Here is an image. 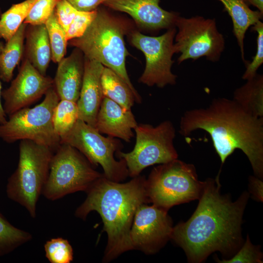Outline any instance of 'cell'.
<instances>
[{
    "label": "cell",
    "mask_w": 263,
    "mask_h": 263,
    "mask_svg": "<svg viewBox=\"0 0 263 263\" xmlns=\"http://www.w3.org/2000/svg\"><path fill=\"white\" fill-rule=\"evenodd\" d=\"M51 49V59L59 62L66 54V32L58 23L54 10L45 23Z\"/></svg>",
    "instance_id": "cell-27"
},
{
    "label": "cell",
    "mask_w": 263,
    "mask_h": 263,
    "mask_svg": "<svg viewBox=\"0 0 263 263\" xmlns=\"http://www.w3.org/2000/svg\"><path fill=\"white\" fill-rule=\"evenodd\" d=\"M132 110H127L112 100L104 97L96 119L95 128L109 136L130 142L132 130L137 125Z\"/></svg>",
    "instance_id": "cell-17"
},
{
    "label": "cell",
    "mask_w": 263,
    "mask_h": 263,
    "mask_svg": "<svg viewBox=\"0 0 263 263\" xmlns=\"http://www.w3.org/2000/svg\"><path fill=\"white\" fill-rule=\"evenodd\" d=\"M32 235L11 224L0 212V256L29 242Z\"/></svg>",
    "instance_id": "cell-25"
},
{
    "label": "cell",
    "mask_w": 263,
    "mask_h": 263,
    "mask_svg": "<svg viewBox=\"0 0 263 263\" xmlns=\"http://www.w3.org/2000/svg\"><path fill=\"white\" fill-rule=\"evenodd\" d=\"M203 186L195 166L178 158L154 167L146 181L149 202L167 211L174 206L199 199Z\"/></svg>",
    "instance_id": "cell-6"
},
{
    "label": "cell",
    "mask_w": 263,
    "mask_h": 263,
    "mask_svg": "<svg viewBox=\"0 0 263 263\" xmlns=\"http://www.w3.org/2000/svg\"><path fill=\"white\" fill-rule=\"evenodd\" d=\"M1 14V12L0 8V17ZM4 46V45L3 44V42L0 41V53L1 52V51L3 49Z\"/></svg>",
    "instance_id": "cell-38"
},
{
    "label": "cell",
    "mask_w": 263,
    "mask_h": 263,
    "mask_svg": "<svg viewBox=\"0 0 263 263\" xmlns=\"http://www.w3.org/2000/svg\"><path fill=\"white\" fill-rule=\"evenodd\" d=\"M104 66L84 57V70L79 98V119L95 128L96 116L104 97L101 77Z\"/></svg>",
    "instance_id": "cell-16"
},
{
    "label": "cell",
    "mask_w": 263,
    "mask_h": 263,
    "mask_svg": "<svg viewBox=\"0 0 263 263\" xmlns=\"http://www.w3.org/2000/svg\"><path fill=\"white\" fill-rule=\"evenodd\" d=\"M248 180L249 192L253 198L258 201L263 202V179L254 175L250 176Z\"/></svg>",
    "instance_id": "cell-35"
},
{
    "label": "cell",
    "mask_w": 263,
    "mask_h": 263,
    "mask_svg": "<svg viewBox=\"0 0 263 263\" xmlns=\"http://www.w3.org/2000/svg\"><path fill=\"white\" fill-rule=\"evenodd\" d=\"M245 112L263 117V75L257 74L233 93L232 99Z\"/></svg>",
    "instance_id": "cell-21"
},
{
    "label": "cell",
    "mask_w": 263,
    "mask_h": 263,
    "mask_svg": "<svg viewBox=\"0 0 263 263\" xmlns=\"http://www.w3.org/2000/svg\"><path fill=\"white\" fill-rule=\"evenodd\" d=\"M102 93L124 109L132 110L135 96L127 84L113 70L105 67L101 77Z\"/></svg>",
    "instance_id": "cell-23"
},
{
    "label": "cell",
    "mask_w": 263,
    "mask_h": 263,
    "mask_svg": "<svg viewBox=\"0 0 263 263\" xmlns=\"http://www.w3.org/2000/svg\"><path fill=\"white\" fill-rule=\"evenodd\" d=\"M125 24L101 5L97 9L95 19L83 35L68 41L71 46L79 49L85 57L100 62L115 72L130 87L135 102L142 99L132 85L125 65L128 55L125 41Z\"/></svg>",
    "instance_id": "cell-4"
},
{
    "label": "cell",
    "mask_w": 263,
    "mask_h": 263,
    "mask_svg": "<svg viewBox=\"0 0 263 263\" xmlns=\"http://www.w3.org/2000/svg\"><path fill=\"white\" fill-rule=\"evenodd\" d=\"M220 173L204 181L195 211L187 221L173 227L171 239L190 263H201L216 251L229 259L243 244L242 223L249 194L244 191L234 202L222 194Z\"/></svg>",
    "instance_id": "cell-1"
},
{
    "label": "cell",
    "mask_w": 263,
    "mask_h": 263,
    "mask_svg": "<svg viewBox=\"0 0 263 263\" xmlns=\"http://www.w3.org/2000/svg\"><path fill=\"white\" fill-rule=\"evenodd\" d=\"M59 100L53 86L40 104L9 115L8 120L0 124V138L8 143L29 140L56 150L61 143L54 129L53 117Z\"/></svg>",
    "instance_id": "cell-7"
},
{
    "label": "cell",
    "mask_w": 263,
    "mask_h": 263,
    "mask_svg": "<svg viewBox=\"0 0 263 263\" xmlns=\"http://www.w3.org/2000/svg\"><path fill=\"white\" fill-rule=\"evenodd\" d=\"M97 9L91 12L77 11L66 32L68 41L82 36L95 19Z\"/></svg>",
    "instance_id": "cell-32"
},
{
    "label": "cell",
    "mask_w": 263,
    "mask_h": 263,
    "mask_svg": "<svg viewBox=\"0 0 263 263\" xmlns=\"http://www.w3.org/2000/svg\"><path fill=\"white\" fill-rule=\"evenodd\" d=\"M79 119L77 103L60 100L55 108L53 122L56 133L60 137L70 132Z\"/></svg>",
    "instance_id": "cell-26"
},
{
    "label": "cell",
    "mask_w": 263,
    "mask_h": 263,
    "mask_svg": "<svg viewBox=\"0 0 263 263\" xmlns=\"http://www.w3.org/2000/svg\"><path fill=\"white\" fill-rule=\"evenodd\" d=\"M216 261L220 263H262L263 254L260 247L251 243L247 235L246 241L234 255L227 259L216 258Z\"/></svg>",
    "instance_id": "cell-30"
},
{
    "label": "cell",
    "mask_w": 263,
    "mask_h": 263,
    "mask_svg": "<svg viewBox=\"0 0 263 263\" xmlns=\"http://www.w3.org/2000/svg\"><path fill=\"white\" fill-rule=\"evenodd\" d=\"M26 26L23 22L0 53V78L4 82L12 80L14 70L23 56Z\"/></svg>",
    "instance_id": "cell-22"
},
{
    "label": "cell",
    "mask_w": 263,
    "mask_h": 263,
    "mask_svg": "<svg viewBox=\"0 0 263 263\" xmlns=\"http://www.w3.org/2000/svg\"><path fill=\"white\" fill-rule=\"evenodd\" d=\"M36 0H25L13 4L0 17V38L7 41L23 23Z\"/></svg>",
    "instance_id": "cell-24"
},
{
    "label": "cell",
    "mask_w": 263,
    "mask_h": 263,
    "mask_svg": "<svg viewBox=\"0 0 263 263\" xmlns=\"http://www.w3.org/2000/svg\"><path fill=\"white\" fill-rule=\"evenodd\" d=\"M60 143L76 149L93 166L100 165L104 176L114 182H120L128 176L125 161L116 160L114 153L120 150L122 145L116 138L103 136L94 127L78 119L72 130L60 137Z\"/></svg>",
    "instance_id": "cell-10"
},
{
    "label": "cell",
    "mask_w": 263,
    "mask_h": 263,
    "mask_svg": "<svg viewBox=\"0 0 263 263\" xmlns=\"http://www.w3.org/2000/svg\"><path fill=\"white\" fill-rule=\"evenodd\" d=\"M179 128L180 133L185 137L198 130L207 132L221 167L236 150H242L254 175L263 179V117L250 115L233 99L219 97L206 108L186 111Z\"/></svg>",
    "instance_id": "cell-2"
},
{
    "label": "cell",
    "mask_w": 263,
    "mask_h": 263,
    "mask_svg": "<svg viewBox=\"0 0 263 263\" xmlns=\"http://www.w3.org/2000/svg\"><path fill=\"white\" fill-rule=\"evenodd\" d=\"M45 256L51 263H70L73 260V249L69 241L61 237L51 239L44 245Z\"/></svg>",
    "instance_id": "cell-28"
},
{
    "label": "cell",
    "mask_w": 263,
    "mask_h": 263,
    "mask_svg": "<svg viewBox=\"0 0 263 263\" xmlns=\"http://www.w3.org/2000/svg\"><path fill=\"white\" fill-rule=\"evenodd\" d=\"M84 70V56L75 48L71 55L59 62L54 87L59 100L77 102L80 94Z\"/></svg>",
    "instance_id": "cell-18"
},
{
    "label": "cell",
    "mask_w": 263,
    "mask_h": 263,
    "mask_svg": "<svg viewBox=\"0 0 263 263\" xmlns=\"http://www.w3.org/2000/svg\"><path fill=\"white\" fill-rule=\"evenodd\" d=\"M102 175L78 150L61 143L52 157L42 194L54 201L75 192H86Z\"/></svg>",
    "instance_id": "cell-8"
},
{
    "label": "cell",
    "mask_w": 263,
    "mask_h": 263,
    "mask_svg": "<svg viewBox=\"0 0 263 263\" xmlns=\"http://www.w3.org/2000/svg\"><path fill=\"white\" fill-rule=\"evenodd\" d=\"M249 5H251L256 7L258 11L263 14V0H244Z\"/></svg>",
    "instance_id": "cell-36"
},
{
    "label": "cell",
    "mask_w": 263,
    "mask_h": 263,
    "mask_svg": "<svg viewBox=\"0 0 263 263\" xmlns=\"http://www.w3.org/2000/svg\"><path fill=\"white\" fill-rule=\"evenodd\" d=\"M173 227L167 210L142 204L135 213L130 232L133 249L146 254L157 253L171 239Z\"/></svg>",
    "instance_id": "cell-13"
},
{
    "label": "cell",
    "mask_w": 263,
    "mask_h": 263,
    "mask_svg": "<svg viewBox=\"0 0 263 263\" xmlns=\"http://www.w3.org/2000/svg\"><path fill=\"white\" fill-rule=\"evenodd\" d=\"M1 84L0 81V124L5 123L7 120L6 119V114L4 112L1 102Z\"/></svg>",
    "instance_id": "cell-37"
},
{
    "label": "cell",
    "mask_w": 263,
    "mask_h": 263,
    "mask_svg": "<svg viewBox=\"0 0 263 263\" xmlns=\"http://www.w3.org/2000/svg\"><path fill=\"white\" fill-rule=\"evenodd\" d=\"M134 131L136 140L133 150L126 153L116 152L117 156L125 161L130 177L140 175L149 166L178 158L173 142L176 131L170 121H164L155 127L137 124Z\"/></svg>",
    "instance_id": "cell-9"
},
{
    "label": "cell",
    "mask_w": 263,
    "mask_h": 263,
    "mask_svg": "<svg viewBox=\"0 0 263 263\" xmlns=\"http://www.w3.org/2000/svg\"><path fill=\"white\" fill-rule=\"evenodd\" d=\"M160 0H105L103 5L127 13L140 26L151 30L175 27L180 16L166 11L159 5Z\"/></svg>",
    "instance_id": "cell-15"
},
{
    "label": "cell",
    "mask_w": 263,
    "mask_h": 263,
    "mask_svg": "<svg viewBox=\"0 0 263 263\" xmlns=\"http://www.w3.org/2000/svg\"><path fill=\"white\" fill-rule=\"evenodd\" d=\"M53 154V150L47 146L29 140H20L18 167L8 180L7 196L24 207L33 218Z\"/></svg>",
    "instance_id": "cell-5"
},
{
    "label": "cell",
    "mask_w": 263,
    "mask_h": 263,
    "mask_svg": "<svg viewBox=\"0 0 263 263\" xmlns=\"http://www.w3.org/2000/svg\"><path fill=\"white\" fill-rule=\"evenodd\" d=\"M224 6V11L231 17L233 33L240 47L241 57L244 63V38L247 30L263 19V14L258 10H251L244 0H217Z\"/></svg>",
    "instance_id": "cell-20"
},
{
    "label": "cell",
    "mask_w": 263,
    "mask_h": 263,
    "mask_svg": "<svg viewBox=\"0 0 263 263\" xmlns=\"http://www.w3.org/2000/svg\"><path fill=\"white\" fill-rule=\"evenodd\" d=\"M251 30L257 33V50L252 61H246L244 63L246 69L242 78L246 80L253 78L257 74V70L263 63V23L261 20L258 21L251 26Z\"/></svg>",
    "instance_id": "cell-31"
},
{
    "label": "cell",
    "mask_w": 263,
    "mask_h": 263,
    "mask_svg": "<svg viewBox=\"0 0 263 263\" xmlns=\"http://www.w3.org/2000/svg\"><path fill=\"white\" fill-rule=\"evenodd\" d=\"M61 0H36L24 23L31 25L45 24Z\"/></svg>",
    "instance_id": "cell-29"
},
{
    "label": "cell",
    "mask_w": 263,
    "mask_h": 263,
    "mask_svg": "<svg viewBox=\"0 0 263 263\" xmlns=\"http://www.w3.org/2000/svg\"><path fill=\"white\" fill-rule=\"evenodd\" d=\"M24 58L43 75H46L51 59V49L47 28L45 24H27L25 30Z\"/></svg>",
    "instance_id": "cell-19"
},
{
    "label": "cell",
    "mask_w": 263,
    "mask_h": 263,
    "mask_svg": "<svg viewBox=\"0 0 263 263\" xmlns=\"http://www.w3.org/2000/svg\"><path fill=\"white\" fill-rule=\"evenodd\" d=\"M77 11L65 0H60L56 5L55 11L57 21L66 32Z\"/></svg>",
    "instance_id": "cell-33"
},
{
    "label": "cell",
    "mask_w": 263,
    "mask_h": 263,
    "mask_svg": "<svg viewBox=\"0 0 263 263\" xmlns=\"http://www.w3.org/2000/svg\"><path fill=\"white\" fill-rule=\"evenodd\" d=\"M175 27L178 32L174 46L175 53H180L178 64L187 59L196 60L202 57L213 62L220 60L225 48V40L217 28L215 19L179 16Z\"/></svg>",
    "instance_id": "cell-11"
},
{
    "label": "cell",
    "mask_w": 263,
    "mask_h": 263,
    "mask_svg": "<svg viewBox=\"0 0 263 263\" xmlns=\"http://www.w3.org/2000/svg\"><path fill=\"white\" fill-rule=\"evenodd\" d=\"M53 86V79L41 74L24 58L10 87L1 92L5 113L10 115L27 107L45 95Z\"/></svg>",
    "instance_id": "cell-14"
},
{
    "label": "cell",
    "mask_w": 263,
    "mask_h": 263,
    "mask_svg": "<svg viewBox=\"0 0 263 263\" xmlns=\"http://www.w3.org/2000/svg\"><path fill=\"white\" fill-rule=\"evenodd\" d=\"M176 31V27L171 28L158 37L146 36L137 31L130 34L131 43L141 51L146 58V67L139 79L140 82L160 88L176 83L177 76L171 72Z\"/></svg>",
    "instance_id": "cell-12"
},
{
    "label": "cell",
    "mask_w": 263,
    "mask_h": 263,
    "mask_svg": "<svg viewBox=\"0 0 263 263\" xmlns=\"http://www.w3.org/2000/svg\"><path fill=\"white\" fill-rule=\"evenodd\" d=\"M79 11L91 12L103 4L105 0H65Z\"/></svg>",
    "instance_id": "cell-34"
},
{
    "label": "cell",
    "mask_w": 263,
    "mask_h": 263,
    "mask_svg": "<svg viewBox=\"0 0 263 263\" xmlns=\"http://www.w3.org/2000/svg\"><path fill=\"white\" fill-rule=\"evenodd\" d=\"M145 176L133 177L125 183L111 181L103 175L86 191L84 202L75 215L83 220L92 211L101 216L108 236L103 262L132 250L130 232L135 213L140 205L149 203Z\"/></svg>",
    "instance_id": "cell-3"
}]
</instances>
